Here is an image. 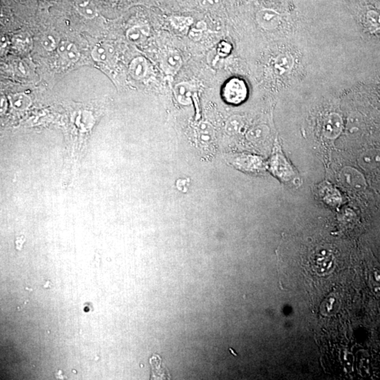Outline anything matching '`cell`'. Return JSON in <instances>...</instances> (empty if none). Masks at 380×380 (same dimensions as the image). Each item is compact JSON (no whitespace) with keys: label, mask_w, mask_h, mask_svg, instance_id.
<instances>
[{"label":"cell","mask_w":380,"mask_h":380,"mask_svg":"<svg viewBox=\"0 0 380 380\" xmlns=\"http://www.w3.org/2000/svg\"><path fill=\"white\" fill-rule=\"evenodd\" d=\"M367 19L372 25L376 28H380V14L374 11H370L367 14Z\"/></svg>","instance_id":"19"},{"label":"cell","mask_w":380,"mask_h":380,"mask_svg":"<svg viewBox=\"0 0 380 380\" xmlns=\"http://www.w3.org/2000/svg\"><path fill=\"white\" fill-rule=\"evenodd\" d=\"M199 4L204 9L212 10L216 9L220 4L221 0H198Z\"/></svg>","instance_id":"18"},{"label":"cell","mask_w":380,"mask_h":380,"mask_svg":"<svg viewBox=\"0 0 380 380\" xmlns=\"http://www.w3.org/2000/svg\"><path fill=\"white\" fill-rule=\"evenodd\" d=\"M241 126V118L239 117V116H233L227 122L226 130L230 133H234V132H237Z\"/></svg>","instance_id":"16"},{"label":"cell","mask_w":380,"mask_h":380,"mask_svg":"<svg viewBox=\"0 0 380 380\" xmlns=\"http://www.w3.org/2000/svg\"><path fill=\"white\" fill-rule=\"evenodd\" d=\"M341 128V120L337 114H331L327 119L325 125V132L329 137H335L339 133Z\"/></svg>","instance_id":"10"},{"label":"cell","mask_w":380,"mask_h":380,"mask_svg":"<svg viewBox=\"0 0 380 380\" xmlns=\"http://www.w3.org/2000/svg\"><path fill=\"white\" fill-rule=\"evenodd\" d=\"M10 102H11L13 107L19 109V110L27 109L31 103L29 97H28L26 94H22V93H19V94L11 96Z\"/></svg>","instance_id":"12"},{"label":"cell","mask_w":380,"mask_h":380,"mask_svg":"<svg viewBox=\"0 0 380 380\" xmlns=\"http://www.w3.org/2000/svg\"><path fill=\"white\" fill-rule=\"evenodd\" d=\"M246 84L241 80L234 79L227 83L224 89V97L231 104H240L246 99Z\"/></svg>","instance_id":"1"},{"label":"cell","mask_w":380,"mask_h":380,"mask_svg":"<svg viewBox=\"0 0 380 380\" xmlns=\"http://www.w3.org/2000/svg\"><path fill=\"white\" fill-rule=\"evenodd\" d=\"M59 55L69 63H76L80 58V52L77 47L69 41H62L57 46Z\"/></svg>","instance_id":"5"},{"label":"cell","mask_w":380,"mask_h":380,"mask_svg":"<svg viewBox=\"0 0 380 380\" xmlns=\"http://www.w3.org/2000/svg\"><path fill=\"white\" fill-rule=\"evenodd\" d=\"M148 70L147 61L142 56L134 58L130 65V73L132 77L136 80H141L145 77Z\"/></svg>","instance_id":"6"},{"label":"cell","mask_w":380,"mask_h":380,"mask_svg":"<svg viewBox=\"0 0 380 380\" xmlns=\"http://www.w3.org/2000/svg\"><path fill=\"white\" fill-rule=\"evenodd\" d=\"M42 45L46 50L53 51L57 49L58 44L55 39L51 36H44L42 40Z\"/></svg>","instance_id":"17"},{"label":"cell","mask_w":380,"mask_h":380,"mask_svg":"<svg viewBox=\"0 0 380 380\" xmlns=\"http://www.w3.org/2000/svg\"><path fill=\"white\" fill-rule=\"evenodd\" d=\"M295 60L291 55L283 54L279 55L275 61V68L280 74L290 72L293 68Z\"/></svg>","instance_id":"11"},{"label":"cell","mask_w":380,"mask_h":380,"mask_svg":"<svg viewBox=\"0 0 380 380\" xmlns=\"http://www.w3.org/2000/svg\"><path fill=\"white\" fill-rule=\"evenodd\" d=\"M76 9L85 19H93L98 16L97 7L90 0H78Z\"/></svg>","instance_id":"9"},{"label":"cell","mask_w":380,"mask_h":380,"mask_svg":"<svg viewBox=\"0 0 380 380\" xmlns=\"http://www.w3.org/2000/svg\"><path fill=\"white\" fill-rule=\"evenodd\" d=\"M172 24L177 30H185L192 23V19L187 17H172Z\"/></svg>","instance_id":"14"},{"label":"cell","mask_w":380,"mask_h":380,"mask_svg":"<svg viewBox=\"0 0 380 380\" xmlns=\"http://www.w3.org/2000/svg\"><path fill=\"white\" fill-rule=\"evenodd\" d=\"M149 34V28L147 26H137L129 28L126 32V37L130 42L139 44L143 42Z\"/></svg>","instance_id":"8"},{"label":"cell","mask_w":380,"mask_h":380,"mask_svg":"<svg viewBox=\"0 0 380 380\" xmlns=\"http://www.w3.org/2000/svg\"><path fill=\"white\" fill-rule=\"evenodd\" d=\"M193 89V86L188 83H180L174 87V94L180 104H188L190 103Z\"/></svg>","instance_id":"7"},{"label":"cell","mask_w":380,"mask_h":380,"mask_svg":"<svg viewBox=\"0 0 380 380\" xmlns=\"http://www.w3.org/2000/svg\"><path fill=\"white\" fill-rule=\"evenodd\" d=\"M267 132H268V129H267L266 126H259V127H255V129L251 131L250 136L252 138H258V137L265 135Z\"/></svg>","instance_id":"20"},{"label":"cell","mask_w":380,"mask_h":380,"mask_svg":"<svg viewBox=\"0 0 380 380\" xmlns=\"http://www.w3.org/2000/svg\"><path fill=\"white\" fill-rule=\"evenodd\" d=\"M206 29H207V24L204 21H200L197 23L195 28L190 30L189 32V37L194 41H200Z\"/></svg>","instance_id":"13"},{"label":"cell","mask_w":380,"mask_h":380,"mask_svg":"<svg viewBox=\"0 0 380 380\" xmlns=\"http://www.w3.org/2000/svg\"><path fill=\"white\" fill-rule=\"evenodd\" d=\"M182 64V57L176 51H168L163 56L162 67L167 74H176L180 70Z\"/></svg>","instance_id":"3"},{"label":"cell","mask_w":380,"mask_h":380,"mask_svg":"<svg viewBox=\"0 0 380 380\" xmlns=\"http://www.w3.org/2000/svg\"><path fill=\"white\" fill-rule=\"evenodd\" d=\"M114 1H115V0H114Z\"/></svg>","instance_id":"21"},{"label":"cell","mask_w":380,"mask_h":380,"mask_svg":"<svg viewBox=\"0 0 380 380\" xmlns=\"http://www.w3.org/2000/svg\"><path fill=\"white\" fill-rule=\"evenodd\" d=\"M256 21L263 29L272 31L278 27L281 21V16L275 10L263 9L257 13Z\"/></svg>","instance_id":"2"},{"label":"cell","mask_w":380,"mask_h":380,"mask_svg":"<svg viewBox=\"0 0 380 380\" xmlns=\"http://www.w3.org/2000/svg\"><path fill=\"white\" fill-rule=\"evenodd\" d=\"M92 56L97 62L110 64L114 59L115 50L110 44L99 43L93 48Z\"/></svg>","instance_id":"4"},{"label":"cell","mask_w":380,"mask_h":380,"mask_svg":"<svg viewBox=\"0 0 380 380\" xmlns=\"http://www.w3.org/2000/svg\"><path fill=\"white\" fill-rule=\"evenodd\" d=\"M199 133L203 140L207 141L213 136V127L207 123H203L199 126Z\"/></svg>","instance_id":"15"}]
</instances>
